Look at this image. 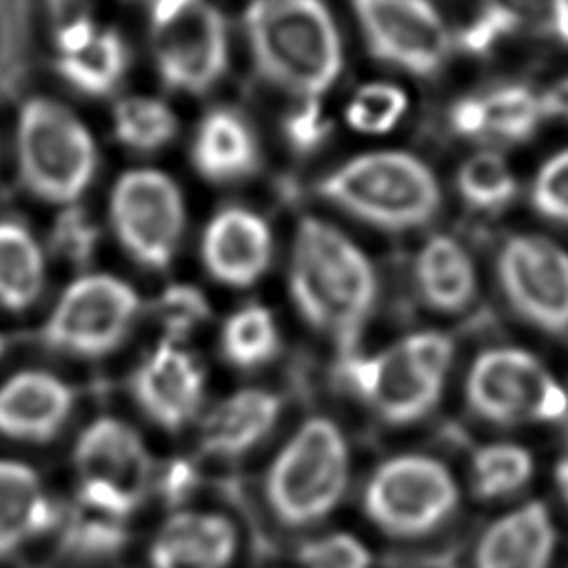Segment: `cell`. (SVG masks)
Here are the masks:
<instances>
[{
  "label": "cell",
  "instance_id": "cell-41",
  "mask_svg": "<svg viewBox=\"0 0 568 568\" xmlns=\"http://www.w3.org/2000/svg\"><path fill=\"white\" fill-rule=\"evenodd\" d=\"M537 100L541 118L568 122V78H561L555 84H550L541 95H537Z\"/></svg>",
  "mask_w": 568,
  "mask_h": 568
},
{
  "label": "cell",
  "instance_id": "cell-26",
  "mask_svg": "<svg viewBox=\"0 0 568 568\" xmlns=\"http://www.w3.org/2000/svg\"><path fill=\"white\" fill-rule=\"evenodd\" d=\"M44 284V257L36 237L18 222H0V306L29 308Z\"/></svg>",
  "mask_w": 568,
  "mask_h": 568
},
{
  "label": "cell",
  "instance_id": "cell-44",
  "mask_svg": "<svg viewBox=\"0 0 568 568\" xmlns=\"http://www.w3.org/2000/svg\"><path fill=\"white\" fill-rule=\"evenodd\" d=\"M2 353H4V337L0 335V355H2Z\"/></svg>",
  "mask_w": 568,
  "mask_h": 568
},
{
  "label": "cell",
  "instance_id": "cell-19",
  "mask_svg": "<svg viewBox=\"0 0 568 568\" xmlns=\"http://www.w3.org/2000/svg\"><path fill=\"white\" fill-rule=\"evenodd\" d=\"M240 548L235 524L215 510L180 508L149 548L151 568H231Z\"/></svg>",
  "mask_w": 568,
  "mask_h": 568
},
{
  "label": "cell",
  "instance_id": "cell-12",
  "mask_svg": "<svg viewBox=\"0 0 568 568\" xmlns=\"http://www.w3.org/2000/svg\"><path fill=\"white\" fill-rule=\"evenodd\" d=\"M140 297L120 277L91 273L73 280L42 326V342L75 357L115 351L133 326Z\"/></svg>",
  "mask_w": 568,
  "mask_h": 568
},
{
  "label": "cell",
  "instance_id": "cell-9",
  "mask_svg": "<svg viewBox=\"0 0 568 568\" xmlns=\"http://www.w3.org/2000/svg\"><path fill=\"white\" fill-rule=\"evenodd\" d=\"M78 504L118 519L133 513L155 481L142 437L115 417H98L73 448Z\"/></svg>",
  "mask_w": 568,
  "mask_h": 568
},
{
  "label": "cell",
  "instance_id": "cell-23",
  "mask_svg": "<svg viewBox=\"0 0 568 568\" xmlns=\"http://www.w3.org/2000/svg\"><path fill=\"white\" fill-rule=\"evenodd\" d=\"M58 521L40 477L22 462L0 459V557L22 548Z\"/></svg>",
  "mask_w": 568,
  "mask_h": 568
},
{
  "label": "cell",
  "instance_id": "cell-1",
  "mask_svg": "<svg viewBox=\"0 0 568 568\" xmlns=\"http://www.w3.org/2000/svg\"><path fill=\"white\" fill-rule=\"evenodd\" d=\"M288 297L297 317L337 353L359 348L379 302V277L359 244L337 226L302 217L288 255Z\"/></svg>",
  "mask_w": 568,
  "mask_h": 568
},
{
  "label": "cell",
  "instance_id": "cell-38",
  "mask_svg": "<svg viewBox=\"0 0 568 568\" xmlns=\"http://www.w3.org/2000/svg\"><path fill=\"white\" fill-rule=\"evenodd\" d=\"M53 240L60 255L75 262H87L95 244V229L87 222L84 215L69 211L58 222Z\"/></svg>",
  "mask_w": 568,
  "mask_h": 568
},
{
  "label": "cell",
  "instance_id": "cell-35",
  "mask_svg": "<svg viewBox=\"0 0 568 568\" xmlns=\"http://www.w3.org/2000/svg\"><path fill=\"white\" fill-rule=\"evenodd\" d=\"M530 200L541 217L568 226V149L541 164L532 182Z\"/></svg>",
  "mask_w": 568,
  "mask_h": 568
},
{
  "label": "cell",
  "instance_id": "cell-16",
  "mask_svg": "<svg viewBox=\"0 0 568 568\" xmlns=\"http://www.w3.org/2000/svg\"><path fill=\"white\" fill-rule=\"evenodd\" d=\"M204 368L178 342L153 348L133 375V397L160 428L175 433L191 424L204 404Z\"/></svg>",
  "mask_w": 568,
  "mask_h": 568
},
{
  "label": "cell",
  "instance_id": "cell-30",
  "mask_svg": "<svg viewBox=\"0 0 568 568\" xmlns=\"http://www.w3.org/2000/svg\"><path fill=\"white\" fill-rule=\"evenodd\" d=\"M479 98L486 122L484 135L506 142H524L535 133L541 120L537 95L521 84L495 87Z\"/></svg>",
  "mask_w": 568,
  "mask_h": 568
},
{
  "label": "cell",
  "instance_id": "cell-3",
  "mask_svg": "<svg viewBox=\"0 0 568 568\" xmlns=\"http://www.w3.org/2000/svg\"><path fill=\"white\" fill-rule=\"evenodd\" d=\"M353 479V446L324 413L302 417L271 453L262 481L266 515L286 532H311L344 504Z\"/></svg>",
  "mask_w": 568,
  "mask_h": 568
},
{
  "label": "cell",
  "instance_id": "cell-27",
  "mask_svg": "<svg viewBox=\"0 0 568 568\" xmlns=\"http://www.w3.org/2000/svg\"><path fill=\"white\" fill-rule=\"evenodd\" d=\"M126 47L120 33L98 29L80 49L58 58L60 75L82 93L104 95L118 87L126 71Z\"/></svg>",
  "mask_w": 568,
  "mask_h": 568
},
{
  "label": "cell",
  "instance_id": "cell-29",
  "mask_svg": "<svg viewBox=\"0 0 568 568\" xmlns=\"http://www.w3.org/2000/svg\"><path fill=\"white\" fill-rule=\"evenodd\" d=\"M178 131L173 111L153 98H124L113 109V133L115 138L142 153L162 149Z\"/></svg>",
  "mask_w": 568,
  "mask_h": 568
},
{
  "label": "cell",
  "instance_id": "cell-2",
  "mask_svg": "<svg viewBox=\"0 0 568 568\" xmlns=\"http://www.w3.org/2000/svg\"><path fill=\"white\" fill-rule=\"evenodd\" d=\"M453 366L455 339L437 328H417L373 353H337L333 377L379 424L408 428L439 406Z\"/></svg>",
  "mask_w": 568,
  "mask_h": 568
},
{
  "label": "cell",
  "instance_id": "cell-18",
  "mask_svg": "<svg viewBox=\"0 0 568 568\" xmlns=\"http://www.w3.org/2000/svg\"><path fill=\"white\" fill-rule=\"evenodd\" d=\"M284 395L266 386H244L220 399L202 419L200 448L235 462L260 448L284 417Z\"/></svg>",
  "mask_w": 568,
  "mask_h": 568
},
{
  "label": "cell",
  "instance_id": "cell-17",
  "mask_svg": "<svg viewBox=\"0 0 568 568\" xmlns=\"http://www.w3.org/2000/svg\"><path fill=\"white\" fill-rule=\"evenodd\" d=\"M206 273L229 288L257 284L273 260V233L262 215L244 206H226L206 224L200 242Z\"/></svg>",
  "mask_w": 568,
  "mask_h": 568
},
{
  "label": "cell",
  "instance_id": "cell-43",
  "mask_svg": "<svg viewBox=\"0 0 568 568\" xmlns=\"http://www.w3.org/2000/svg\"><path fill=\"white\" fill-rule=\"evenodd\" d=\"M548 33L568 47V0H559Z\"/></svg>",
  "mask_w": 568,
  "mask_h": 568
},
{
  "label": "cell",
  "instance_id": "cell-13",
  "mask_svg": "<svg viewBox=\"0 0 568 568\" xmlns=\"http://www.w3.org/2000/svg\"><path fill=\"white\" fill-rule=\"evenodd\" d=\"M109 217L118 242L142 266L162 271L175 257L184 233V200L162 171L133 169L118 178Z\"/></svg>",
  "mask_w": 568,
  "mask_h": 568
},
{
  "label": "cell",
  "instance_id": "cell-4",
  "mask_svg": "<svg viewBox=\"0 0 568 568\" xmlns=\"http://www.w3.org/2000/svg\"><path fill=\"white\" fill-rule=\"evenodd\" d=\"M244 27L253 62L271 84L317 100L337 80L342 44L322 0H251Z\"/></svg>",
  "mask_w": 568,
  "mask_h": 568
},
{
  "label": "cell",
  "instance_id": "cell-31",
  "mask_svg": "<svg viewBox=\"0 0 568 568\" xmlns=\"http://www.w3.org/2000/svg\"><path fill=\"white\" fill-rule=\"evenodd\" d=\"M126 541L124 519L84 508L78 504V513L69 521L64 532V552L80 561H104L115 557Z\"/></svg>",
  "mask_w": 568,
  "mask_h": 568
},
{
  "label": "cell",
  "instance_id": "cell-37",
  "mask_svg": "<svg viewBox=\"0 0 568 568\" xmlns=\"http://www.w3.org/2000/svg\"><path fill=\"white\" fill-rule=\"evenodd\" d=\"M284 138L288 146L297 153L315 151L328 135L331 124L322 115L317 100H304L302 106L293 109L282 122Z\"/></svg>",
  "mask_w": 568,
  "mask_h": 568
},
{
  "label": "cell",
  "instance_id": "cell-5",
  "mask_svg": "<svg viewBox=\"0 0 568 568\" xmlns=\"http://www.w3.org/2000/svg\"><path fill=\"white\" fill-rule=\"evenodd\" d=\"M359 508L386 539L419 544L455 524L462 510V486L439 455L399 450L386 455L366 475Z\"/></svg>",
  "mask_w": 568,
  "mask_h": 568
},
{
  "label": "cell",
  "instance_id": "cell-7",
  "mask_svg": "<svg viewBox=\"0 0 568 568\" xmlns=\"http://www.w3.org/2000/svg\"><path fill=\"white\" fill-rule=\"evenodd\" d=\"M462 399L490 428L559 426L568 422V390L528 348L490 344L466 366Z\"/></svg>",
  "mask_w": 568,
  "mask_h": 568
},
{
  "label": "cell",
  "instance_id": "cell-40",
  "mask_svg": "<svg viewBox=\"0 0 568 568\" xmlns=\"http://www.w3.org/2000/svg\"><path fill=\"white\" fill-rule=\"evenodd\" d=\"M484 124V106L479 95H466L453 104L450 126L455 133L464 138H481Z\"/></svg>",
  "mask_w": 568,
  "mask_h": 568
},
{
  "label": "cell",
  "instance_id": "cell-28",
  "mask_svg": "<svg viewBox=\"0 0 568 568\" xmlns=\"http://www.w3.org/2000/svg\"><path fill=\"white\" fill-rule=\"evenodd\" d=\"M457 191L473 211L499 213L515 200L517 180L501 155L481 151L459 166Z\"/></svg>",
  "mask_w": 568,
  "mask_h": 568
},
{
  "label": "cell",
  "instance_id": "cell-15",
  "mask_svg": "<svg viewBox=\"0 0 568 568\" xmlns=\"http://www.w3.org/2000/svg\"><path fill=\"white\" fill-rule=\"evenodd\" d=\"M559 530L550 508L539 499L519 501L475 535L466 568H552Z\"/></svg>",
  "mask_w": 568,
  "mask_h": 568
},
{
  "label": "cell",
  "instance_id": "cell-45",
  "mask_svg": "<svg viewBox=\"0 0 568 568\" xmlns=\"http://www.w3.org/2000/svg\"><path fill=\"white\" fill-rule=\"evenodd\" d=\"M566 568H568V566H566Z\"/></svg>",
  "mask_w": 568,
  "mask_h": 568
},
{
  "label": "cell",
  "instance_id": "cell-8",
  "mask_svg": "<svg viewBox=\"0 0 568 568\" xmlns=\"http://www.w3.org/2000/svg\"><path fill=\"white\" fill-rule=\"evenodd\" d=\"M22 184L47 202H73L91 184L98 153L89 129L62 104L31 98L18 115Z\"/></svg>",
  "mask_w": 568,
  "mask_h": 568
},
{
  "label": "cell",
  "instance_id": "cell-39",
  "mask_svg": "<svg viewBox=\"0 0 568 568\" xmlns=\"http://www.w3.org/2000/svg\"><path fill=\"white\" fill-rule=\"evenodd\" d=\"M195 486H197V473L189 462H182V459L166 464L160 475V490L164 499L173 506L186 501L195 490Z\"/></svg>",
  "mask_w": 568,
  "mask_h": 568
},
{
  "label": "cell",
  "instance_id": "cell-20",
  "mask_svg": "<svg viewBox=\"0 0 568 568\" xmlns=\"http://www.w3.org/2000/svg\"><path fill=\"white\" fill-rule=\"evenodd\" d=\"M419 304L444 317L468 313L479 295V275L468 248L448 233H435L415 251L410 266Z\"/></svg>",
  "mask_w": 568,
  "mask_h": 568
},
{
  "label": "cell",
  "instance_id": "cell-6",
  "mask_svg": "<svg viewBox=\"0 0 568 568\" xmlns=\"http://www.w3.org/2000/svg\"><path fill=\"white\" fill-rule=\"evenodd\" d=\"M317 193L335 209L386 233L426 226L442 202L433 171L404 151L351 158L322 178Z\"/></svg>",
  "mask_w": 568,
  "mask_h": 568
},
{
  "label": "cell",
  "instance_id": "cell-32",
  "mask_svg": "<svg viewBox=\"0 0 568 568\" xmlns=\"http://www.w3.org/2000/svg\"><path fill=\"white\" fill-rule=\"evenodd\" d=\"M297 568H373V550L351 530L308 532L295 546Z\"/></svg>",
  "mask_w": 568,
  "mask_h": 568
},
{
  "label": "cell",
  "instance_id": "cell-10",
  "mask_svg": "<svg viewBox=\"0 0 568 568\" xmlns=\"http://www.w3.org/2000/svg\"><path fill=\"white\" fill-rule=\"evenodd\" d=\"M149 38L160 78L184 93H204L226 69V24L209 0H153Z\"/></svg>",
  "mask_w": 568,
  "mask_h": 568
},
{
  "label": "cell",
  "instance_id": "cell-42",
  "mask_svg": "<svg viewBox=\"0 0 568 568\" xmlns=\"http://www.w3.org/2000/svg\"><path fill=\"white\" fill-rule=\"evenodd\" d=\"M552 479H555V490L559 495V501L564 504V508L568 513V444L564 446V450L559 453V457L555 462Z\"/></svg>",
  "mask_w": 568,
  "mask_h": 568
},
{
  "label": "cell",
  "instance_id": "cell-25",
  "mask_svg": "<svg viewBox=\"0 0 568 568\" xmlns=\"http://www.w3.org/2000/svg\"><path fill=\"white\" fill-rule=\"evenodd\" d=\"M282 351V331L266 304L248 302L235 308L220 328V353L237 371H257L275 362Z\"/></svg>",
  "mask_w": 568,
  "mask_h": 568
},
{
  "label": "cell",
  "instance_id": "cell-34",
  "mask_svg": "<svg viewBox=\"0 0 568 568\" xmlns=\"http://www.w3.org/2000/svg\"><path fill=\"white\" fill-rule=\"evenodd\" d=\"M155 306L171 342H180L182 337L191 335L211 315L206 297L191 284L166 286Z\"/></svg>",
  "mask_w": 568,
  "mask_h": 568
},
{
  "label": "cell",
  "instance_id": "cell-22",
  "mask_svg": "<svg viewBox=\"0 0 568 568\" xmlns=\"http://www.w3.org/2000/svg\"><path fill=\"white\" fill-rule=\"evenodd\" d=\"M195 169L211 182H235L260 164V151L248 122L231 109L209 111L193 140Z\"/></svg>",
  "mask_w": 568,
  "mask_h": 568
},
{
  "label": "cell",
  "instance_id": "cell-36",
  "mask_svg": "<svg viewBox=\"0 0 568 568\" xmlns=\"http://www.w3.org/2000/svg\"><path fill=\"white\" fill-rule=\"evenodd\" d=\"M559 0H481V13L493 20L504 36L517 31L548 33Z\"/></svg>",
  "mask_w": 568,
  "mask_h": 568
},
{
  "label": "cell",
  "instance_id": "cell-11",
  "mask_svg": "<svg viewBox=\"0 0 568 568\" xmlns=\"http://www.w3.org/2000/svg\"><path fill=\"white\" fill-rule=\"evenodd\" d=\"M495 280L510 313L528 328L568 335V251L532 235H508L495 255Z\"/></svg>",
  "mask_w": 568,
  "mask_h": 568
},
{
  "label": "cell",
  "instance_id": "cell-14",
  "mask_svg": "<svg viewBox=\"0 0 568 568\" xmlns=\"http://www.w3.org/2000/svg\"><path fill=\"white\" fill-rule=\"evenodd\" d=\"M371 53L413 75H433L450 51V33L428 0H351Z\"/></svg>",
  "mask_w": 568,
  "mask_h": 568
},
{
  "label": "cell",
  "instance_id": "cell-21",
  "mask_svg": "<svg viewBox=\"0 0 568 568\" xmlns=\"http://www.w3.org/2000/svg\"><path fill=\"white\" fill-rule=\"evenodd\" d=\"M73 408V390L47 371H20L0 384V435L47 442Z\"/></svg>",
  "mask_w": 568,
  "mask_h": 568
},
{
  "label": "cell",
  "instance_id": "cell-33",
  "mask_svg": "<svg viewBox=\"0 0 568 568\" xmlns=\"http://www.w3.org/2000/svg\"><path fill=\"white\" fill-rule=\"evenodd\" d=\"M406 95L399 87L371 82L355 91L346 104V122L359 133H386L406 113Z\"/></svg>",
  "mask_w": 568,
  "mask_h": 568
},
{
  "label": "cell",
  "instance_id": "cell-24",
  "mask_svg": "<svg viewBox=\"0 0 568 568\" xmlns=\"http://www.w3.org/2000/svg\"><path fill=\"white\" fill-rule=\"evenodd\" d=\"M532 450L513 439L479 444L468 459V488L486 504H501L519 497L535 477Z\"/></svg>",
  "mask_w": 568,
  "mask_h": 568
}]
</instances>
